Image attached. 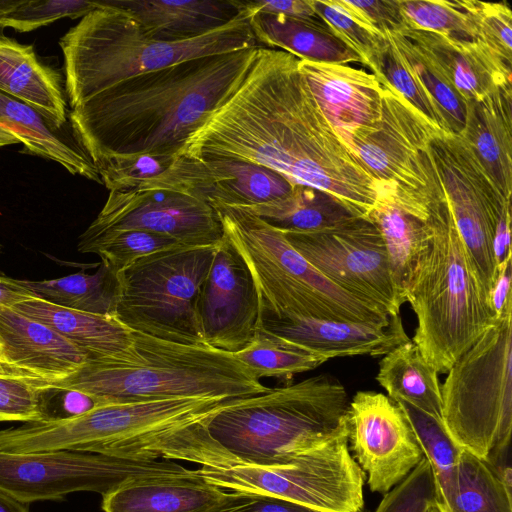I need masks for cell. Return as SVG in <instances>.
Wrapping results in <instances>:
<instances>
[{
	"label": "cell",
	"instance_id": "6da1fadb",
	"mask_svg": "<svg viewBox=\"0 0 512 512\" xmlns=\"http://www.w3.org/2000/svg\"><path fill=\"white\" fill-rule=\"evenodd\" d=\"M299 60L259 47L243 81L189 137L179 156L266 167L367 217L386 192L327 121Z\"/></svg>",
	"mask_w": 512,
	"mask_h": 512
},
{
	"label": "cell",
	"instance_id": "7a4b0ae2",
	"mask_svg": "<svg viewBox=\"0 0 512 512\" xmlns=\"http://www.w3.org/2000/svg\"><path fill=\"white\" fill-rule=\"evenodd\" d=\"M258 48L143 73L69 104L72 134L97 170L125 157H178L243 81Z\"/></svg>",
	"mask_w": 512,
	"mask_h": 512
},
{
	"label": "cell",
	"instance_id": "3957f363",
	"mask_svg": "<svg viewBox=\"0 0 512 512\" xmlns=\"http://www.w3.org/2000/svg\"><path fill=\"white\" fill-rule=\"evenodd\" d=\"M180 398L98 405L75 416L27 422L22 452L73 450L128 460H181L201 466L238 464L210 435V418L227 402Z\"/></svg>",
	"mask_w": 512,
	"mask_h": 512
},
{
	"label": "cell",
	"instance_id": "277c9868",
	"mask_svg": "<svg viewBox=\"0 0 512 512\" xmlns=\"http://www.w3.org/2000/svg\"><path fill=\"white\" fill-rule=\"evenodd\" d=\"M133 343L116 359H87L48 389L86 395L95 404L180 398L233 400L263 394L265 386L232 353L186 345L132 331Z\"/></svg>",
	"mask_w": 512,
	"mask_h": 512
},
{
	"label": "cell",
	"instance_id": "5b68a950",
	"mask_svg": "<svg viewBox=\"0 0 512 512\" xmlns=\"http://www.w3.org/2000/svg\"><path fill=\"white\" fill-rule=\"evenodd\" d=\"M428 213L429 245L404 298L417 318L412 342L428 364L444 374L496 316L442 187Z\"/></svg>",
	"mask_w": 512,
	"mask_h": 512
},
{
	"label": "cell",
	"instance_id": "8992f818",
	"mask_svg": "<svg viewBox=\"0 0 512 512\" xmlns=\"http://www.w3.org/2000/svg\"><path fill=\"white\" fill-rule=\"evenodd\" d=\"M100 8L70 28L59 40L65 95L69 104L128 78L201 57L261 47L243 8L228 24L182 42L148 38L122 9L99 1Z\"/></svg>",
	"mask_w": 512,
	"mask_h": 512
},
{
	"label": "cell",
	"instance_id": "52a82bcc",
	"mask_svg": "<svg viewBox=\"0 0 512 512\" xmlns=\"http://www.w3.org/2000/svg\"><path fill=\"white\" fill-rule=\"evenodd\" d=\"M350 398L328 373L228 400L209 420L211 437L238 464L270 466L347 430Z\"/></svg>",
	"mask_w": 512,
	"mask_h": 512
},
{
	"label": "cell",
	"instance_id": "ba28073f",
	"mask_svg": "<svg viewBox=\"0 0 512 512\" xmlns=\"http://www.w3.org/2000/svg\"><path fill=\"white\" fill-rule=\"evenodd\" d=\"M224 235L246 263L261 316L388 324L391 316L314 268L283 232L241 208L214 203Z\"/></svg>",
	"mask_w": 512,
	"mask_h": 512
},
{
	"label": "cell",
	"instance_id": "9c48e42d",
	"mask_svg": "<svg viewBox=\"0 0 512 512\" xmlns=\"http://www.w3.org/2000/svg\"><path fill=\"white\" fill-rule=\"evenodd\" d=\"M447 373L443 426L461 449L493 465L511 442L512 301Z\"/></svg>",
	"mask_w": 512,
	"mask_h": 512
},
{
	"label": "cell",
	"instance_id": "30bf717a",
	"mask_svg": "<svg viewBox=\"0 0 512 512\" xmlns=\"http://www.w3.org/2000/svg\"><path fill=\"white\" fill-rule=\"evenodd\" d=\"M217 246H183L138 259L117 274L113 317L134 332L208 346L198 327L196 300Z\"/></svg>",
	"mask_w": 512,
	"mask_h": 512
},
{
	"label": "cell",
	"instance_id": "8fae6325",
	"mask_svg": "<svg viewBox=\"0 0 512 512\" xmlns=\"http://www.w3.org/2000/svg\"><path fill=\"white\" fill-rule=\"evenodd\" d=\"M347 432L280 464L201 466L196 473L225 491L273 495L320 512H362L365 474Z\"/></svg>",
	"mask_w": 512,
	"mask_h": 512
},
{
	"label": "cell",
	"instance_id": "7c38bea8",
	"mask_svg": "<svg viewBox=\"0 0 512 512\" xmlns=\"http://www.w3.org/2000/svg\"><path fill=\"white\" fill-rule=\"evenodd\" d=\"M429 150L458 232L490 301L499 267L512 258L511 200L499 191L460 135L437 131Z\"/></svg>",
	"mask_w": 512,
	"mask_h": 512
},
{
	"label": "cell",
	"instance_id": "4fadbf2b",
	"mask_svg": "<svg viewBox=\"0 0 512 512\" xmlns=\"http://www.w3.org/2000/svg\"><path fill=\"white\" fill-rule=\"evenodd\" d=\"M381 86L380 121L353 136L346 147L388 198L426 221L429 205L441 187L429 150L439 130L393 88Z\"/></svg>",
	"mask_w": 512,
	"mask_h": 512
},
{
	"label": "cell",
	"instance_id": "5bb4252c",
	"mask_svg": "<svg viewBox=\"0 0 512 512\" xmlns=\"http://www.w3.org/2000/svg\"><path fill=\"white\" fill-rule=\"evenodd\" d=\"M194 472L171 460H128L73 450H0V490L26 504L61 499L78 491L104 496L135 478Z\"/></svg>",
	"mask_w": 512,
	"mask_h": 512
},
{
	"label": "cell",
	"instance_id": "9a60e30c",
	"mask_svg": "<svg viewBox=\"0 0 512 512\" xmlns=\"http://www.w3.org/2000/svg\"><path fill=\"white\" fill-rule=\"evenodd\" d=\"M282 232L331 282L389 316L400 314L402 303L391 278L385 244L368 217H352L315 231Z\"/></svg>",
	"mask_w": 512,
	"mask_h": 512
},
{
	"label": "cell",
	"instance_id": "2e32d148",
	"mask_svg": "<svg viewBox=\"0 0 512 512\" xmlns=\"http://www.w3.org/2000/svg\"><path fill=\"white\" fill-rule=\"evenodd\" d=\"M347 428L349 450L372 492L387 494L424 458L404 412L383 393L356 392Z\"/></svg>",
	"mask_w": 512,
	"mask_h": 512
},
{
	"label": "cell",
	"instance_id": "e0dca14e",
	"mask_svg": "<svg viewBox=\"0 0 512 512\" xmlns=\"http://www.w3.org/2000/svg\"><path fill=\"white\" fill-rule=\"evenodd\" d=\"M119 230L153 232L187 246L217 245L224 237L220 217L211 205L167 190H110L102 210L80 237Z\"/></svg>",
	"mask_w": 512,
	"mask_h": 512
},
{
	"label": "cell",
	"instance_id": "ac0fdd59",
	"mask_svg": "<svg viewBox=\"0 0 512 512\" xmlns=\"http://www.w3.org/2000/svg\"><path fill=\"white\" fill-rule=\"evenodd\" d=\"M196 318L205 343L237 353L256 337L261 309L251 273L224 235L196 300Z\"/></svg>",
	"mask_w": 512,
	"mask_h": 512
},
{
	"label": "cell",
	"instance_id": "d6986e66",
	"mask_svg": "<svg viewBox=\"0 0 512 512\" xmlns=\"http://www.w3.org/2000/svg\"><path fill=\"white\" fill-rule=\"evenodd\" d=\"M294 187L277 172L255 164L178 156L165 171L144 181L137 189L173 191L209 205L241 207L282 199Z\"/></svg>",
	"mask_w": 512,
	"mask_h": 512
},
{
	"label": "cell",
	"instance_id": "ffe728a7",
	"mask_svg": "<svg viewBox=\"0 0 512 512\" xmlns=\"http://www.w3.org/2000/svg\"><path fill=\"white\" fill-rule=\"evenodd\" d=\"M259 330L283 345L319 358L323 363L340 357L384 356L410 340L400 314L392 316L388 324L261 316Z\"/></svg>",
	"mask_w": 512,
	"mask_h": 512
},
{
	"label": "cell",
	"instance_id": "44dd1931",
	"mask_svg": "<svg viewBox=\"0 0 512 512\" xmlns=\"http://www.w3.org/2000/svg\"><path fill=\"white\" fill-rule=\"evenodd\" d=\"M299 69L327 121L346 145L381 118L382 86L373 73L347 64L299 60Z\"/></svg>",
	"mask_w": 512,
	"mask_h": 512
},
{
	"label": "cell",
	"instance_id": "7402d4cb",
	"mask_svg": "<svg viewBox=\"0 0 512 512\" xmlns=\"http://www.w3.org/2000/svg\"><path fill=\"white\" fill-rule=\"evenodd\" d=\"M1 359L46 382L75 372L87 355L49 326L0 306Z\"/></svg>",
	"mask_w": 512,
	"mask_h": 512
},
{
	"label": "cell",
	"instance_id": "603a6c76",
	"mask_svg": "<svg viewBox=\"0 0 512 512\" xmlns=\"http://www.w3.org/2000/svg\"><path fill=\"white\" fill-rule=\"evenodd\" d=\"M401 34L440 68L466 101L512 85L511 65L479 41H460L441 33L412 28Z\"/></svg>",
	"mask_w": 512,
	"mask_h": 512
},
{
	"label": "cell",
	"instance_id": "cb8c5ba5",
	"mask_svg": "<svg viewBox=\"0 0 512 512\" xmlns=\"http://www.w3.org/2000/svg\"><path fill=\"white\" fill-rule=\"evenodd\" d=\"M131 15L143 33L160 42H182L212 32L242 11L236 0H106Z\"/></svg>",
	"mask_w": 512,
	"mask_h": 512
},
{
	"label": "cell",
	"instance_id": "d4e9b609",
	"mask_svg": "<svg viewBox=\"0 0 512 512\" xmlns=\"http://www.w3.org/2000/svg\"><path fill=\"white\" fill-rule=\"evenodd\" d=\"M499 191L512 193V85L466 101L460 134Z\"/></svg>",
	"mask_w": 512,
	"mask_h": 512
},
{
	"label": "cell",
	"instance_id": "484cf974",
	"mask_svg": "<svg viewBox=\"0 0 512 512\" xmlns=\"http://www.w3.org/2000/svg\"><path fill=\"white\" fill-rule=\"evenodd\" d=\"M225 490L192 475L147 476L127 481L102 499L104 512H207Z\"/></svg>",
	"mask_w": 512,
	"mask_h": 512
},
{
	"label": "cell",
	"instance_id": "4316f807",
	"mask_svg": "<svg viewBox=\"0 0 512 512\" xmlns=\"http://www.w3.org/2000/svg\"><path fill=\"white\" fill-rule=\"evenodd\" d=\"M0 91L34 108L56 128H64L69 110L58 71L42 63L32 45L0 38Z\"/></svg>",
	"mask_w": 512,
	"mask_h": 512
},
{
	"label": "cell",
	"instance_id": "83f0119b",
	"mask_svg": "<svg viewBox=\"0 0 512 512\" xmlns=\"http://www.w3.org/2000/svg\"><path fill=\"white\" fill-rule=\"evenodd\" d=\"M13 308L58 332L82 350L87 359L121 358L133 343L132 331L112 316L74 310L39 298Z\"/></svg>",
	"mask_w": 512,
	"mask_h": 512
},
{
	"label": "cell",
	"instance_id": "f1b7e54d",
	"mask_svg": "<svg viewBox=\"0 0 512 512\" xmlns=\"http://www.w3.org/2000/svg\"><path fill=\"white\" fill-rule=\"evenodd\" d=\"M0 124L24 146V152L59 163L72 175L102 184L97 168L72 131L56 128L29 105L0 91Z\"/></svg>",
	"mask_w": 512,
	"mask_h": 512
},
{
	"label": "cell",
	"instance_id": "f546056e",
	"mask_svg": "<svg viewBox=\"0 0 512 512\" xmlns=\"http://www.w3.org/2000/svg\"><path fill=\"white\" fill-rule=\"evenodd\" d=\"M250 25L258 44L286 51L300 60L362 63L360 57L335 37L320 18L296 19L256 13L250 16Z\"/></svg>",
	"mask_w": 512,
	"mask_h": 512
},
{
	"label": "cell",
	"instance_id": "4dcf8cb0",
	"mask_svg": "<svg viewBox=\"0 0 512 512\" xmlns=\"http://www.w3.org/2000/svg\"><path fill=\"white\" fill-rule=\"evenodd\" d=\"M376 380L393 401H404L442 422L438 373L412 340L398 345L382 357Z\"/></svg>",
	"mask_w": 512,
	"mask_h": 512
},
{
	"label": "cell",
	"instance_id": "1f68e13d",
	"mask_svg": "<svg viewBox=\"0 0 512 512\" xmlns=\"http://www.w3.org/2000/svg\"><path fill=\"white\" fill-rule=\"evenodd\" d=\"M367 217L382 235L391 278L403 304L411 278L429 245L427 223L390 198L381 200Z\"/></svg>",
	"mask_w": 512,
	"mask_h": 512
},
{
	"label": "cell",
	"instance_id": "d6a6232c",
	"mask_svg": "<svg viewBox=\"0 0 512 512\" xmlns=\"http://www.w3.org/2000/svg\"><path fill=\"white\" fill-rule=\"evenodd\" d=\"M238 208L282 231H315L357 217L330 194L300 185L282 199Z\"/></svg>",
	"mask_w": 512,
	"mask_h": 512
},
{
	"label": "cell",
	"instance_id": "836d02e7",
	"mask_svg": "<svg viewBox=\"0 0 512 512\" xmlns=\"http://www.w3.org/2000/svg\"><path fill=\"white\" fill-rule=\"evenodd\" d=\"M37 298L94 314L114 316L119 282L117 274L101 262L96 272L83 271L41 281L19 280Z\"/></svg>",
	"mask_w": 512,
	"mask_h": 512
},
{
	"label": "cell",
	"instance_id": "e575fe53",
	"mask_svg": "<svg viewBox=\"0 0 512 512\" xmlns=\"http://www.w3.org/2000/svg\"><path fill=\"white\" fill-rule=\"evenodd\" d=\"M396 403L408 419L429 463L434 479L436 508L439 512H452L462 449L452 440L441 421L404 401Z\"/></svg>",
	"mask_w": 512,
	"mask_h": 512
},
{
	"label": "cell",
	"instance_id": "d590c367",
	"mask_svg": "<svg viewBox=\"0 0 512 512\" xmlns=\"http://www.w3.org/2000/svg\"><path fill=\"white\" fill-rule=\"evenodd\" d=\"M452 512H512L511 482L488 462L462 449Z\"/></svg>",
	"mask_w": 512,
	"mask_h": 512
},
{
	"label": "cell",
	"instance_id": "8d00e7d4",
	"mask_svg": "<svg viewBox=\"0 0 512 512\" xmlns=\"http://www.w3.org/2000/svg\"><path fill=\"white\" fill-rule=\"evenodd\" d=\"M402 60L441 113L450 133L460 135L465 122L466 100L440 68L401 33L386 34Z\"/></svg>",
	"mask_w": 512,
	"mask_h": 512
},
{
	"label": "cell",
	"instance_id": "74e56055",
	"mask_svg": "<svg viewBox=\"0 0 512 512\" xmlns=\"http://www.w3.org/2000/svg\"><path fill=\"white\" fill-rule=\"evenodd\" d=\"M183 246L174 238L142 230L110 231L78 241L79 252L97 254L116 274L140 258Z\"/></svg>",
	"mask_w": 512,
	"mask_h": 512
},
{
	"label": "cell",
	"instance_id": "f35d334b",
	"mask_svg": "<svg viewBox=\"0 0 512 512\" xmlns=\"http://www.w3.org/2000/svg\"><path fill=\"white\" fill-rule=\"evenodd\" d=\"M408 28L477 41L476 0H398Z\"/></svg>",
	"mask_w": 512,
	"mask_h": 512
},
{
	"label": "cell",
	"instance_id": "ab89813d",
	"mask_svg": "<svg viewBox=\"0 0 512 512\" xmlns=\"http://www.w3.org/2000/svg\"><path fill=\"white\" fill-rule=\"evenodd\" d=\"M316 15L371 70L388 43L385 35L370 26L346 0H312Z\"/></svg>",
	"mask_w": 512,
	"mask_h": 512
},
{
	"label": "cell",
	"instance_id": "60d3db41",
	"mask_svg": "<svg viewBox=\"0 0 512 512\" xmlns=\"http://www.w3.org/2000/svg\"><path fill=\"white\" fill-rule=\"evenodd\" d=\"M234 356L259 378L274 377L286 383H291L295 375L323 364L319 358L283 345L260 330L255 339Z\"/></svg>",
	"mask_w": 512,
	"mask_h": 512
},
{
	"label": "cell",
	"instance_id": "b9f144b4",
	"mask_svg": "<svg viewBox=\"0 0 512 512\" xmlns=\"http://www.w3.org/2000/svg\"><path fill=\"white\" fill-rule=\"evenodd\" d=\"M371 71L381 84L393 88L439 131L450 133L435 103L419 84L389 40L379 53Z\"/></svg>",
	"mask_w": 512,
	"mask_h": 512
},
{
	"label": "cell",
	"instance_id": "7bdbcfd3",
	"mask_svg": "<svg viewBox=\"0 0 512 512\" xmlns=\"http://www.w3.org/2000/svg\"><path fill=\"white\" fill-rule=\"evenodd\" d=\"M99 1L87 0H20L0 11V25L17 32H31L62 18H83L99 9Z\"/></svg>",
	"mask_w": 512,
	"mask_h": 512
},
{
	"label": "cell",
	"instance_id": "ee69618b",
	"mask_svg": "<svg viewBox=\"0 0 512 512\" xmlns=\"http://www.w3.org/2000/svg\"><path fill=\"white\" fill-rule=\"evenodd\" d=\"M45 381L0 375V422H33L43 418Z\"/></svg>",
	"mask_w": 512,
	"mask_h": 512
},
{
	"label": "cell",
	"instance_id": "f6af8a7d",
	"mask_svg": "<svg viewBox=\"0 0 512 512\" xmlns=\"http://www.w3.org/2000/svg\"><path fill=\"white\" fill-rule=\"evenodd\" d=\"M435 506L434 479L424 457L401 483L383 495L374 512H428Z\"/></svg>",
	"mask_w": 512,
	"mask_h": 512
},
{
	"label": "cell",
	"instance_id": "bcb514c9",
	"mask_svg": "<svg viewBox=\"0 0 512 512\" xmlns=\"http://www.w3.org/2000/svg\"><path fill=\"white\" fill-rule=\"evenodd\" d=\"M176 157L139 155L109 161L98 168L102 184L110 190L137 188L165 171Z\"/></svg>",
	"mask_w": 512,
	"mask_h": 512
},
{
	"label": "cell",
	"instance_id": "7dc6e473",
	"mask_svg": "<svg viewBox=\"0 0 512 512\" xmlns=\"http://www.w3.org/2000/svg\"><path fill=\"white\" fill-rule=\"evenodd\" d=\"M477 41L512 63V12L506 2L476 1Z\"/></svg>",
	"mask_w": 512,
	"mask_h": 512
},
{
	"label": "cell",
	"instance_id": "c3c4849f",
	"mask_svg": "<svg viewBox=\"0 0 512 512\" xmlns=\"http://www.w3.org/2000/svg\"><path fill=\"white\" fill-rule=\"evenodd\" d=\"M207 512H320L273 495L226 491L223 498Z\"/></svg>",
	"mask_w": 512,
	"mask_h": 512
},
{
	"label": "cell",
	"instance_id": "681fc988",
	"mask_svg": "<svg viewBox=\"0 0 512 512\" xmlns=\"http://www.w3.org/2000/svg\"><path fill=\"white\" fill-rule=\"evenodd\" d=\"M370 26L381 34L401 33L408 28L398 0L348 1Z\"/></svg>",
	"mask_w": 512,
	"mask_h": 512
},
{
	"label": "cell",
	"instance_id": "f907efd6",
	"mask_svg": "<svg viewBox=\"0 0 512 512\" xmlns=\"http://www.w3.org/2000/svg\"><path fill=\"white\" fill-rule=\"evenodd\" d=\"M243 8L250 16L264 13L296 19L319 18L315 13L312 0L243 1Z\"/></svg>",
	"mask_w": 512,
	"mask_h": 512
},
{
	"label": "cell",
	"instance_id": "816d5d0a",
	"mask_svg": "<svg viewBox=\"0 0 512 512\" xmlns=\"http://www.w3.org/2000/svg\"><path fill=\"white\" fill-rule=\"evenodd\" d=\"M511 262L512 258L508 259L499 267L498 275L492 290L490 301L496 318L501 315L508 303L512 301Z\"/></svg>",
	"mask_w": 512,
	"mask_h": 512
},
{
	"label": "cell",
	"instance_id": "f5cc1de1",
	"mask_svg": "<svg viewBox=\"0 0 512 512\" xmlns=\"http://www.w3.org/2000/svg\"><path fill=\"white\" fill-rule=\"evenodd\" d=\"M37 298L19 283V279H13L0 272V306L14 307L20 302Z\"/></svg>",
	"mask_w": 512,
	"mask_h": 512
},
{
	"label": "cell",
	"instance_id": "db71d44e",
	"mask_svg": "<svg viewBox=\"0 0 512 512\" xmlns=\"http://www.w3.org/2000/svg\"><path fill=\"white\" fill-rule=\"evenodd\" d=\"M0 512H29V504L20 502L0 490Z\"/></svg>",
	"mask_w": 512,
	"mask_h": 512
},
{
	"label": "cell",
	"instance_id": "11a10c76",
	"mask_svg": "<svg viewBox=\"0 0 512 512\" xmlns=\"http://www.w3.org/2000/svg\"><path fill=\"white\" fill-rule=\"evenodd\" d=\"M0 375H13V376L36 378L18 368L10 365L9 363L5 362L2 359H0Z\"/></svg>",
	"mask_w": 512,
	"mask_h": 512
},
{
	"label": "cell",
	"instance_id": "9f6ffc18",
	"mask_svg": "<svg viewBox=\"0 0 512 512\" xmlns=\"http://www.w3.org/2000/svg\"><path fill=\"white\" fill-rule=\"evenodd\" d=\"M19 1L20 0H0V11L13 7ZM4 36V28L0 25V38Z\"/></svg>",
	"mask_w": 512,
	"mask_h": 512
},
{
	"label": "cell",
	"instance_id": "6f0895ef",
	"mask_svg": "<svg viewBox=\"0 0 512 512\" xmlns=\"http://www.w3.org/2000/svg\"><path fill=\"white\" fill-rule=\"evenodd\" d=\"M428 512H439L438 509L435 507L431 508Z\"/></svg>",
	"mask_w": 512,
	"mask_h": 512
},
{
	"label": "cell",
	"instance_id": "680465c9",
	"mask_svg": "<svg viewBox=\"0 0 512 512\" xmlns=\"http://www.w3.org/2000/svg\"><path fill=\"white\" fill-rule=\"evenodd\" d=\"M0 359H1V349H0Z\"/></svg>",
	"mask_w": 512,
	"mask_h": 512
},
{
	"label": "cell",
	"instance_id": "91938a15",
	"mask_svg": "<svg viewBox=\"0 0 512 512\" xmlns=\"http://www.w3.org/2000/svg\"><path fill=\"white\" fill-rule=\"evenodd\" d=\"M1 249H2V246L0 245V251H1Z\"/></svg>",
	"mask_w": 512,
	"mask_h": 512
}]
</instances>
